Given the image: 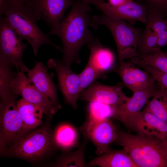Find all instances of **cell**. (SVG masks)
<instances>
[{"label":"cell","mask_w":167,"mask_h":167,"mask_svg":"<svg viewBox=\"0 0 167 167\" xmlns=\"http://www.w3.org/2000/svg\"><path fill=\"white\" fill-rule=\"evenodd\" d=\"M109 3L111 5L119 6L127 4L134 1V0H108Z\"/></svg>","instance_id":"obj_33"},{"label":"cell","mask_w":167,"mask_h":167,"mask_svg":"<svg viewBox=\"0 0 167 167\" xmlns=\"http://www.w3.org/2000/svg\"><path fill=\"white\" fill-rule=\"evenodd\" d=\"M143 5L147 12L158 14L164 18L167 17V0H137Z\"/></svg>","instance_id":"obj_30"},{"label":"cell","mask_w":167,"mask_h":167,"mask_svg":"<svg viewBox=\"0 0 167 167\" xmlns=\"http://www.w3.org/2000/svg\"><path fill=\"white\" fill-rule=\"evenodd\" d=\"M88 3L94 5L102 13L113 19L126 20L132 25L137 21L145 24L147 22L148 12L146 8L134 1L119 6L98 0H89Z\"/></svg>","instance_id":"obj_14"},{"label":"cell","mask_w":167,"mask_h":167,"mask_svg":"<svg viewBox=\"0 0 167 167\" xmlns=\"http://www.w3.org/2000/svg\"><path fill=\"white\" fill-rule=\"evenodd\" d=\"M55 139L59 147L67 150L76 146L78 136L75 129L68 124L59 126L54 134Z\"/></svg>","instance_id":"obj_24"},{"label":"cell","mask_w":167,"mask_h":167,"mask_svg":"<svg viewBox=\"0 0 167 167\" xmlns=\"http://www.w3.org/2000/svg\"><path fill=\"white\" fill-rule=\"evenodd\" d=\"M10 88L15 95L40 107L47 116L52 117L59 109L48 97L30 83L24 72L18 71L16 73L10 81Z\"/></svg>","instance_id":"obj_9"},{"label":"cell","mask_w":167,"mask_h":167,"mask_svg":"<svg viewBox=\"0 0 167 167\" xmlns=\"http://www.w3.org/2000/svg\"><path fill=\"white\" fill-rule=\"evenodd\" d=\"M34 131L25 135L7 149L3 156L36 161L49 156L59 148L51 126L52 117Z\"/></svg>","instance_id":"obj_3"},{"label":"cell","mask_w":167,"mask_h":167,"mask_svg":"<svg viewBox=\"0 0 167 167\" xmlns=\"http://www.w3.org/2000/svg\"><path fill=\"white\" fill-rule=\"evenodd\" d=\"M117 131L115 143L123 147L138 167H167L156 138L132 134L118 128Z\"/></svg>","instance_id":"obj_4"},{"label":"cell","mask_w":167,"mask_h":167,"mask_svg":"<svg viewBox=\"0 0 167 167\" xmlns=\"http://www.w3.org/2000/svg\"><path fill=\"white\" fill-rule=\"evenodd\" d=\"M159 87L156 81L146 88L133 92L132 96L127 101L114 108L112 117L128 127Z\"/></svg>","instance_id":"obj_13"},{"label":"cell","mask_w":167,"mask_h":167,"mask_svg":"<svg viewBox=\"0 0 167 167\" xmlns=\"http://www.w3.org/2000/svg\"><path fill=\"white\" fill-rule=\"evenodd\" d=\"M3 15L17 33L30 45L35 57L40 47L44 45H51L62 53V48L54 42L48 34L39 27L36 18L26 4L9 0Z\"/></svg>","instance_id":"obj_2"},{"label":"cell","mask_w":167,"mask_h":167,"mask_svg":"<svg viewBox=\"0 0 167 167\" xmlns=\"http://www.w3.org/2000/svg\"><path fill=\"white\" fill-rule=\"evenodd\" d=\"M81 0L82 1H83V2H85V3H89L88 1H89V0Z\"/></svg>","instance_id":"obj_36"},{"label":"cell","mask_w":167,"mask_h":167,"mask_svg":"<svg viewBox=\"0 0 167 167\" xmlns=\"http://www.w3.org/2000/svg\"><path fill=\"white\" fill-rule=\"evenodd\" d=\"M115 71L124 84L133 92L146 88L156 81L151 74L139 69L131 61L118 63Z\"/></svg>","instance_id":"obj_16"},{"label":"cell","mask_w":167,"mask_h":167,"mask_svg":"<svg viewBox=\"0 0 167 167\" xmlns=\"http://www.w3.org/2000/svg\"><path fill=\"white\" fill-rule=\"evenodd\" d=\"M71 7L66 16L48 34L56 35L61 40L63 46L61 61L69 66L74 62L80 63V49L98 38L93 36L89 29L90 13L92 11L89 4L75 0Z\"/></svg>","instance_id":"obj_1"},{"label":"cell","mask_w":167,"mask_h":167,"mask_svg":"<svg viewBox=\"0 0 167 167\" xmlns=\"http://www.w3.org/2000/svg\"><path fill=\"white\" fill-rule=\"evenodd\" d=\"M79 129L94 144L99 156L110 149V145L115 142L118 137V128L108 118L98 119L87 117Z\"/></svg>","instance_id":"obj_8"},{"label":"cell","mask_w":167,"mask_h":167,"mask_svg":"<svg viewBox=\"0 0 167 167\" xmlns=\"http://www.w3.org/2000/svg\"><path fill=\"white\" fill-rule=\"evenodd\" d=\"M73 0H29L26 3L37 20H43L51 28L58 26Z\"/></svg>","instance_id":"obj_12"},{"label":"cell","mask_w":167,"mask_h":167,"mask_svg":"<svg viewBox=\"0 0 167 167\" xmlns=\"http://www.w3.org/2000/svg\"><path fill=\"white\" fill-rule=\"evenodd\" d=\"M137 65L151 74L155 79L160 88L167 95V73L150 66L141 64Z\"/></svg>","instance_id":"obj_31"},{"label":"cell","mask_w":167,"mask_h":167,"mask_svg":"<svg viewBox=\"0 0 167 167\" xmlns=\"http://www.w3.org/2000/svg\"><path fill=\"white\" fill-rule=\"evenodd\" d=\"M101 25L107 27L112 35L117 48L118 63L139 56L137 49L141 28L124 20L111 18L103 13L100 16H92L90 23V26L95 29Z\"/></svg>","instance_id":"obj_5"},{"label":"cell","mask_w":167,"mask_h":167,"mask_svg":"<svg viewBox=\"0 0 167 167\" xmlns=\"http://www.w3.org/2000/svg\"><path fill=\"white\" fill-rule=\"evenodd\" d=\"M128 127L148 137L158 139L167 138V124L144 109L133 118Z\"/></svg>","instance_id":"obj_15"},{"label":"cell","mask_w":167,"mask_h":167,"mask_svg":"<svg viewBox=\"0 0 167 167\" xmlns=\"http://www.w3.org/2000/svg\"><path fill=\"white\" fill-rule=\"evenodd\" d=\"M16 105L24 127L28 132L43 123L42 118L45 114L40 107L22 98L16 101Z\"/></svg>","instance_id":"obj_18"},{"label":"cell","mask_w":167,"mask_h":167,"mask_svg":"<svg viewBox=\"0 0 167 167\" xmlns=\"http://www.w3.org/2000/svg\"><path fill=\"white\" fill-rule=\"evenodd\" d=\"M88 140L84 137L80 145L76 151L60 156L52 165L58 167L89 166L86 163L84 157Z\"/></svg>","instance_id":"obj_21"},{"label":"cell","mask_w":167,"mask_h":167,"mask_svg":"<svg viewBox=\"0 0 167 167\" xmlns=\"http://www.w3.org/2000/svg\"><path fill=\"white\" fill-rule=\"evenodd\" d=\"M13 94L0 99V154L6 150L22 136L29 133L24 129L18 112L16 99Z\"/></svg>","instance_id":"obj_6"},{"label":"cell","mask_w":167,"mask_h":167,"mask_svg":"<svg viewBox=\"0 0 167 167\" xmlns=\"http://www.w3.org/2000/svg\"><path fill=\"white\" fill-rule=\"evenodd\" d=\"M87 46L90 52L88 61L105 73L112 68L114 61L113 54L103 46L98 38Z\"/></svg>","instance_id":"obj_20"},{"label":"cell","mask_w":167,"mask_h":167,"mask_svg":"<svg viewBox=\"0 0 167 167\" xmlns=\"http://www.w3.org/2000/svg\"><path fill=\"white\" fill-rule=\"evenodd\" d=\"M13 66L0 62V99L8 97L14 94L10 88V81L16 74L13 71Z\"/></svg>","instance_id":"obj_26"},{"label":"cell","mask_w":167,"mask_h":167,"mask_svg":"<svg viewBox=\"0 0 167 167\" xmlns=\"http://www.w3.org/2000/svg\"><path fill=\"white\" fill-rule=\"evenodd\" d=\"M136 65H148L167 73V52L162 50L146 56H138L130 59Z\"/></svg>","instance_id":"obj_25"},{"label":"cell","mask_w":167,"mask_h":167,"mask_svg":"<svg viewBox=\"0 0 167 167\" xmlns=\"http://www.w3.org/2000/svg\"><path fill=\"white\" fill-rule=\"evenodd\" d=\"M165 22L167 24V17H166V19H165Z\"/></svg>","instance_id":"obj_38"},{"label":"cell","mask_w":167,"mask_h":167,"mask_svg":"<svg viewBox=\"0 0 167 167\" xmlns=\"http://www.w3.org/2000/svg\"><path fill=\"white\" fill-rule=\"evenodd\" d=\"M47 65L49 68L54 69L57 73L58 87L65 103L76 109L77 101L81 93L79 74L73 71L70 66L65 65L58 59H49Z\"/></svg>","instance_id":"obj_10"},{"label":"cell","mask_w":167,"mask_h":167,"mask_svg":"<svg viewBox=\"0 0 167 167\" xmlns=\"http://www.w3.org/2000/svg\"><path fill=\"white\" fill-rule=\"evenodd\" d=\"M156 139L159 151L167 164V138L163 139Z\"/></svg>","instance_id":"obj_32"},{"label":"cell","mask_w":167,"mask_h":167,"mask_svg":"<svg viewBox=\"0 0 167 167\" xmlns=\"http://www.w3.org/2000/svg\"><path fill=\"white\" fill-rule=\"evenodd\" d=\"M144 109L167 124V95L159 87Z\"/></svg>","instance_id":"obj_22"},{"label":"cell","mask_w":167,"mask_h":167,"mask_svg":"<svg viewBox=\"0 0 167 167\" xmlns=\"http://www.w3.org/2000/svg\"><path fill=\"white\" fill-rule=\"evenodd\" d=\"M98 1L101 2H104L105 0H98Z\"/></svg>","instance_id":"obj_37"},{"label":"cell","mask_w":167,"mask_h":167,"mask_svg":"<svg viewBox=\"0 0 167 167\" xmlns=\"http://www.w3.org/2000/svg\"><path fill=\"white\" fill-rule=\"evenodd\" d=\"M28 79L30 83L48 97L59 109H61L58 96L57 88L47 68L42 63L36 62L33 67L29 70Z\"/></svg>","instance_id":"obj_17"},{"label":"cell","mask_w":167,"mask_h":167,"mask_svg":"<svg viewBox=\"0 0 167 167\" xmlns=\"http://www.w3.org/2000/svg\"><path fill=\"white\" fill-rule=\"evenodd\" d=\"M157 40L156 34L145 28L139 37L137 49L139 56H146L161 50L157 47Z\"/></svg>","instance_id":"obj_23"},{"label":"cell","mask_w":167,"mask_h":167,"mask_svg":"<svg viewBox=\"0 0 167 167\" xmlns=\"http://www.w3.org/2000/svg\"><path fill=\"white\" fill-rule=\"evenodd\" d=\"M123 83L109 86L94 82L80 94L79 99L88 102H97L114 108L127 101L130 97L123 92Z\"/></svg>","instance_id":"obj_11"},{"label":"cell","mask_w":167,"mask_h":167,"mask_svg":"<svg viewBox=\"0 0 167 167\" xmlns=\"http://www.w3.org/2000/svg\"><path fill=\"white\" fill-rule=\"evenodd\" d=\"M89 102L87 117L98 119L108 118L109 115L112 117L113 111V107L99 102Z\"/></svg>","instance_id":"obj_28"},{"label":"cell","mask_w":167,"mask_h":167,"mask_svg":"<svg viewBox=\"0 0 167 167\" xmlns=\"http://www.w3.org/2000/svg\"><path fill=\"white\" fill-rule=\"evenodd\" d=\"M145 24V28L151 30L158 36L167 31V24L165 19L156 13L148 12Z\"/></svg>","instance_id":"obj_29"},{"label":"cell","mask_w":167,"mask_h":167,"mask_svg":"<svg viewBox=\"0 0 167 167\" xmlns=\"http://www.w3.org/2000/svg\"><path fill=\"white\" fill-rule=\"evenodd\" d=\"M88 164L89 166L101 167H138L123 148L118 150L110 149L91 161Z\"/></svg>","instance_id":"obj_19"},{"label":"cell","mask_w":167,"mask_h":167,"mask_svg":"<svg viewBox=\"0 0 167 167\" xmlns=\"http://www.w3.org/2000/svg\"><path fill=\"white\" fill-rule=\"evenodd\" d=\"M165 51L167 52V49Z\"/></svg>","instance_id":"obj_39"},{"label":"cell","mask_w":167,"mask_h":167,"mask_svg":"<svg viewBox=\"0 0 167 167\" xmlns=\"http://www.w3.org/2000/svg\"><path fill=\"white\" fill-rule=\"evenodd\" d=\"M22 3L25 4L29 0H11Z\"/></svg>","instance_id":"obj_35"},{"label":"cell","mask_w":167,"mask_h":167,"mask_svg":"<svg viewBox=\"0 0 167 167\" xmlns=\"http://www.w3.org/2000/svg\"><path fill=\"white\" fill-rule=\"evenodd\" d=\"M105 74L88 61L83 70L79 74L81 93L95 80L103 77Z\"/></svg>","instance_id":"obj_27"},{"label":"cell","mask_w":167,"mask_h":167,"mask_svg":"<svg viewBox=\"0 0 167 167\" xmlns=\"http://www.w3.org/2000/svg\"><path fill=\"white\" fill-rule=\"evenodd\" d=\"M9 0H0V19L3 17L4 11Z\"/></svg>","instance_id":"obj_34"},{"label":"cell","mask_w":167,"mask_h":167,"mask_svg":"<svg viewBox=\"0 0 167 167\" xmlns=\"http://www.w3.org/2000/svg\"><path fill=\"white\" fill-rule=\"evenodd\" d=\"M0 62L12 65L18 71L28 72L22 57L27 44L8 23L5 17L0 19Z\"/></svg>","instance_id":"obj_7"}]
</instances>
